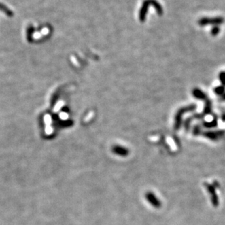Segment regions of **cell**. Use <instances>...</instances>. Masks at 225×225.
I'll use <instances>...</instances> for the list:
<instances>
[{"instance_id": "cell-1", "label": "cell", "mask_w": 225, "mask_h": 225, "mask_svg": "<svg viewBox=\"0 0 225 225\" xmlns=\"http://www.w3.org/2000/svg\"><path fill=\"white\" fill-rule=\"evenodd\" d=\"M150 5H153L154 7L155 10H156V13L159 16H162L163 13V9L162 7L156 0H145L143 2V5H142L141 8L140 10V13H139V18L141 22H144L146 18L147 13H148V10Z\"/></svg>"}, {"instance_id": "cell-2", "label": "cell", "mask_w": 225, "mask_h": 225, "mask_svg": "<svg viewBox=\"0 0 225 225\" xmlns=\"http://www.w3.org/2000/svg\"><path fill=\"white\" fill-rule=\"evenodd\" d=\"M224 23V18L222 17H214V18H202L198 21L200 26H204L211 24L214 26H219Z\"/></svg>"}, {"instance_id": "cell-3", "label": "cell", "mask_w": 225, "mask_h": 225, "mask_svg": "<svg viewBox=\"0 0 225 225\" xmlns=\"http://www.w3.org/2000/svg\"><path fill=\"white\" fill-rule=\"evenodd\" d=\"M112 151L115 154L118 155L120 156H126L129 154V151L127 148L121 146V145H115L113 147Z\"/></svg>"}, {"instance_id": "cell-4", "label": "cell", "mask_w": 225, "mask_h": 225, "mask_svg": "<svg viewBox=\"0 0 225 225\" xmlns=\"http://www.w3.org/2000/svg\"><path fill=\"white\" fill-rule=\"evenodd\" d=\"M224 134V132L223 131H219V132H208L205 134V135L208 138H210L211 140H216L219 139V137L223 136Z\"/></svg>"}, {"instance_id": "cell-5", "label": "cell", "mask_w": 225, "mask_h": 225, "mask_svg": "<svg viewBox=\"0 0 225 225\" xmlns=\"http://www.w3.org/2000/svg\"><path fill=\"white\" fill-rule=\"evenodd\" d=\"M207 187H208V191H209L210 194H211V196H212L213 200H214V202H217L216 201V200H217V197H216V192H215V189H214L213 186L208 184V185H207Z\"/></svg>"}, {"instance_id": "cell-6", "label": "cell", "mask_w": 225, "mask_h": 225, "mask_svg": "<svg viewBox=\"0 0 225 225\" xmlns=\"http://www.w3.org/2000/svg\"><path fill=\"white\" fill-rule=\"evenodd\" d=\"M193 94L195 97L198 98V99H204L205 97V95L203 93V91H200V89H194L193 91Z\"/></svg>"}, {"instance_id": "cell-7", "label": "cell", "mask_w": 225, "mask_h": 225, "mask_svg": "<svg viewBox=\"0 0 225 225\" xmlns=\"http://www.w3.org/2000/svg\"><path fill=\"white\" fill-rule=\"evenodd\" d=\"M225 87L223 86H217L214 89V92L217 95H223L224 94Z\"/></svg>"}, {"instance_id": "cell-8", "label": "cell", "mask_w": 225, "mask_h": 225, "mask_svg": "<svg viewBox=\"0 0 225 225\" xmlns=\"http://www.w3.org/2000/svg\"><path fill=\"white\" fill-rule=\"evenodd\" d=\"M219 31H220L219 27L218 26H215L211 29V35H213V36H216V35H217L219 33Z\"/></svg>"}, {"instance_id": "cell-9", "label": "cell", "mask_w": 225, "mask_h": 225, "mask_svg": "<svg viewBox=\"0 0 225 225\" xmlns=\"http://www.w3.org/2000/svg\"><path fill=\"white\" fill-rule=\"evenodd\" d=\"M219 80H220L222 86L225 87V72H222V73L219 74Z\"/></svg>"}, {"instance_id": "cell-10", "label": "cell", "mask_w": 225, "mask_h": 225, "mask_svg": "<svg viewBox=\"0 0 225 225\" xmlns=\"http://www.w3.org/2000/svg\"><path fill=\"white\" fill-rule=\"evenodd\" d=\"M222 99H223V100H225V93L223 95H222Z\"/></svg>"}]
</instances>
